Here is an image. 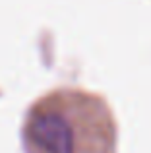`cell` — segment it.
I'll use <instances>...</instances> for the list:
<instances>
[{"instance_id":"6da1fadb","label":"cell","mask_w":151,"mask_h":153,"mask_svg":"<svg viewBox=\"0 0 151 153\" xmlns=\"http://www.w3.org/2000/svg\"><path fill=\"white\" fill-rule=\"evenodd\" d=\"M25 153H116L107 103L72 87L53 89L29 107L21 126Z\"/></svg>"}]
</instances>
